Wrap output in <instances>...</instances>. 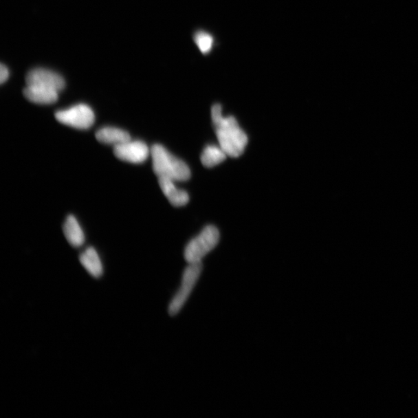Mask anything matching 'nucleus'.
Returning a JSON list of instances; mask_svg holds the SVG:
<instances>
[{
    "label": "nucleus",
    "instance_id": "f257e3e1",
    "mask_svg": "<svg viewBox=\"0 0 418 418\" xmlns=\"http://www.w3.org/2000/svg\"><path fill=\"white\" fill-rule=\"evenodd\" d=\"M212 120L219 143L226 155L232 157L241 156L248 143L247 134L239 127L233 116L225 118L222 107L214 104L212 108Z\"/></svg>",
    "mask_w": 418,
    "mask_h": 418
},
{
    "label": "nucleus",
    "instance_id": "f03ea898",
    "mask_svg": "<svg viewBox=\"0 0 418 418\" xmlns=\"http://www.w3.org/2000/svg\"><path fill=\"white\" fill-rule=\"evenodd\" d=\"M153 169L158 177H167L175 182L187 181L190 177L188 166L176 157L161 144L151 148Z\"/></svg>",
    "mask_w": 418,
    "mask_h": 418
},
{
    "label": "nucleus",
    "instance_id": "7ed1b4c3",
    "mask_svg": "<svg viewBox=\"0 0 418 418\" xmlns=\"http://www.w3.org/2000/svg\"><path fill=\"white\" fill-rule=\"evenodd\" d=\"M220 234L217 227L208 226L200 234L195 237L184 250V259L188 263L200 262L208 253L217 247Z\"/></svg>",
    "mask_w": 418,
    "mask_h": 418
},
{
    "label": "nucleus",
    "instance_id": "20e7f679",
    "mask_svg": "<svg viewBox=\"0 0 418 418\" xmlns=\"http://www.w3.org/2000/svg\"><path fill=\"white\" fill-rule=\"evenodd\" d=\"M202 269L201 261L188 263L183 273L181 286L169 304L168 313L170 316H177L186 305L200 278Z\"/></svg>",
    "mask_w": 418,
    "mask_h": 418
},
{
    "label": "nucleus",
    "instance_id": "39448f33",
    "mask_svg": "<svg viewBox=\"0 0 418 418\" xmlns=\"http://www.w3.org/2000/svg\"><path fill=\"white\" fill-rule=\"evenodd\" d=\"M55 118L66 126L88 130L95 122L94 110L86 104H78L69 109L60 110L55 113Z\"/></svg>",
    "mask_w": 418,
    "mask_h": 418
},
{
    "label": "nucleus",
    "instance_id": "423d86ee",
    "mask_svg": "<svg viewBox=\"0 0 418 418\" xmlns=\"http://www.w3.org/2000/svg\"><path fill=\"white\" fill-rule=\"evenodd\" d=\"M114 155L122 162L138 164L151 156V149L143 141L129 140L114 146Z\"/></svg>",
    "mask_w": 418,
    "mask_h": 418
},
{
    "label": "nucleus",
    "instance_id": "0eeeda50",
    "mask_svg": "<svg viewBox=\"0 0 418 418\" xmlns=\"http://www.w3.org/2000/svg\"><path fill=\"white\" fill-rule=\"evenodd\" d=\"M27 85H38L52 89L60 92L65 87L63 77L45 69H35L30 71L26 76Z\"/></svg>",
    "mask_w": 418,
    "mask_h": 418
},
{
    "label": "nucleus",
    "instance_id": "6e6552de",
    "mask_svg": "<svg viewBox=\"0 0 418 418\" xmlns=\"http://www.w3.org/2000/svg\"><path fill=\"white\" fill-rule=\"evenodd\" d=\"M59 92L52 89L38 85H27L23 89V96L28 100L35 104H50L58 100Z\"/></svg>",
    "mask_w": 418,
    "mask_h": 418
},
{
    "label": "nucleus",
    "instance_id": "1a4fd4ad",
    "mask_svg": "<svg viewBox=\"0 0 418 418\" xmlns=\"http://www.w3.org/2000/svg\"><path fill=\"white\" fill-rule=\"evenodd\" d=\"M159 186L163 193L167 197L172 206L181 207L186 206L189 201V195L186 190L177 188L175 181L167 177H158Z\"/></svg>",
    "mask_w": 418,
    "mask_h": 418
},
{
    "label": "nucleus",
    "instance_id": "9d476101",
    "mask_svg": "<svg viewBox=\"0 0 418 418\" xmlns=\"http://www.w3.org/2000/svg\"><path fill=\"white\" fill-rule=\"evenodd\" d=\"M80 263L92 278L100 279L104 274L103 264L94 248L86 249L79 256Z\"/></svg>",
    "mask_w": 418,
    "mask_h": 418
},
{
    "label": "nucleus",
    "instance_id": "9b49d317",
    "mask_svg": "<svg viewBox=\"0 0 418 418\" xmlns=\"http://www.w3.org/2000/svg\"><path fill=\"white\" fill-rule=\"evenodd\" d=\"M96 138L98 142L113 146L120 145L131 139V135L128 132L113 126L101 128L96 132Z\"/></svg>",
    "mask_w": 418,
    "mask_h": 418
},
{
    "label": "nucleus",
    "instance_id": "f8f14e48",
    "mask_svg": "<svg viewBox=\"0 0 418 418\" xmlns=\"http://www.w3.org/2000/svg\"><path fill=\"white\" fill-rule=\"evenodd\" d=\"M65 236L67 242L73 248H81L85 243V233L75 217H67L63 226Z\"/></svg>",
    "mask_w": 418,
    "mask_h": 418
},
{
    "label": "nucleus",
    "instance_id": "ddd939ff",
    "mask_svg": "<svg viewBox=\"0 0 418 418\" xmlns=\"http://www.w3.org/2000/svg\"><path fill=\"white\" fill-rule=\"evenodd\" d=\"M226 153L222 147L214 145L208 146L203 151L201 156V161L203 165L207 168H212L225 161Z\"/></svg>",
    "mask_w": 418,
    "mask_h": 418
},
{
    "label": "nucleus",
    "instance_id": "4468645a",
    "mask_svg": "<svg viewBox=\"0 0 418 418\" xmlns=\"http://www.w3.org/2000/svg\"><path fill=\"white\" fill-rule=\"evenodd\" d=\"M195 41L199 50L203 54H208L211 52L214 40L212 36L205 32L196 33Z\"/></svg>",
    "mask_w": 418,
    "mask_h": 418
},
{
    "label": "nucleus",
    "instance_id": "2eb2a0df",
    "mask_svg": "<svg viewBox=\"0 0 418 418\" xmlns=\"http://www.w3.org/2000/svg\"><path fill=\"white\" fill-rule=\"evenodd\" d=\"M10 76V72L7 66L3 64L0 66V83L3 84L7 82Z\"/></svg>",
    "mask_w": 418,
    "mask_h": 418
}]
</instances>
